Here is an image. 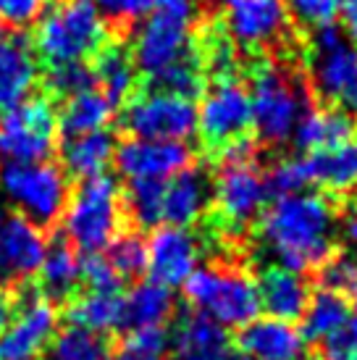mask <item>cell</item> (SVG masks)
I'll use <instances>...</instances> for the list:
<instances>
[{
  "label": "cell",
  "mask_w": 357,
  "mask_h": 360,
  "mask_svg": "<svg viewBox=\"0 0 357 360\" xmlns=\"http://www.w3.org/2000/svg\"><path fill=\"white\" fill-rule=\"evenodd\" d=\"M260 237L278 266L299 274L318 271L337 248L339 210L320 192L284 195L263 210Z\"/></svg>",
  "instance_id": "6da1fadb"
},
{
  "label": "cell",
  "mask_w": 357,
  "mask_h": 360,
  "mask_svg": "<svg viewBox=\"0 0 357 360\" xmlns=\"http://www.w3.org/2000/svg\"><path fill=\"white\" fill-rule=\"evenodd\" d=\"M247 92L258 140L271 148L292 140L299 119L310 108V87L305 77L289 63L263 58L249 71Z\"/></svg>",
  "instance_id": "7a4b0ae2"
},
{
  "label": "cell",
  "mask_w": 357,
  "mask_h": 360,
  "mask_svg": "<svg viewBox=\"0 0 357 360\" xmlns=\"http://www.w3.org/2000/svg\"><path fill=\"white\" fill-rule=\"evenodd\" d=\"M108 45V21L95 0H53L40 13L34 51L48 66L84 63Z\"/></svg>",
  "instance_id": "3957f363"
},
{
  "label": "cell",
  "mask_w": 357,
  "mask_h": 360,
  "mask_svg": "<svg viewBox=\"0 0 357 360\" xmlns=\"http://www.w3.org/2000/svg\"><path fill=\"white\" fill-rule=\"evenodd\" d=\"M189 305L221 326H245L258 319V284L234 263H210L195 269L184 284Z\"/></svg>",
  "instance_id": "277c9868"
},
{
  "label": "cell",
  "mask_w": 357,
  "mask_h": 360,
  "mask_svg": "<svg viewBox=\"0 0 357 360\" xmlns=\"http://www.w3.org/2000/svg\"><path fill=\"white\" fill-rule=\"evenodd\" d=\"M63 231L82 252H103L119 237L124 221V192L108 174L82 179L66 202Z\"/></svg>",
  "instance_id": "5b68a950"
},
{
  "label": "cell",
  "mask_w": 357,
  "mask_h": 360,
  "mask_svg": "<svg viewBox=\"0 0 357 360\" xmlns=\"http://www.w3.org/2000/svg\"><path fill=\"white\" fill-rule=\"evenodd\" d=\"M308 82L331 108L357 116V45L337 24L318 27L310 34Z\"/></svg>",
  "instance_id": "8992f818"
},
{
  "label": "cell",
  "mask_w": 357,
  "mask_h": 360,
  "mask_svg": "<svg viewBox=\"0 0 357 360\" xmlns=\"http://www.w3.org/2000/svg\"><path fill=\"white\" fill-rule=\"evenodd\" d=\"M195 0H163L148 13L131 40V60L150 79L195 51Z\"/></svg>",
  "instance_id": "52a82bcc"
},
{
  "label": "cell",
  "mask_w": 357,
  "mask_h": 360,
  "mask_svg": "<svg viewBox=\"0 0 357 360\" xmlns=\"http://www.w3.org/2000/svg\"><path fill=\"white\" fill-rule=\"evenodd\" d=\"M0 190L19 210L40 229L53 226L63 216L69 202L66 174L48 160L40 163H6L0 169Z\"/></svg>",
  "instance_id": "ba28073f"
},
{
  "label": "cell",
  "mask_w": 357,
  "mask_h": 360,
  "mask_svg": "<svg viewBox=\"0 0 357 360\" xmlns=\"http://www.w3.org/2000/svg\"><path fill=\"white\" fill-rule=\"evenodd\" d=\"M266 176L258 163H226L210 190L213 224L223 237H239L263 216L268 202Z\"/></svg>",
  "instance_id": "9c48e42d"
},
{
  "label": "cell",
  "mask_w": 357,
  "mask_h": 360,
  "mask_svg": "<svg viewBox=\"0 0 357 360\" xmlns=\"http://www.w3.org/2000/svg\"><path fill=\"white\" fill-rule=\"evenodd\" d=\"M58 113L50 98H27L0 119V158L6 163H40L56 153Z\"/></svg>",
  "instance_id": "30bf717a"
},
{
  "label": "cell",
  "mask_w": 357,
  "mask_h": 360,
  "mask_svg": "<svg viewBox=\"0 0 357 360\" xmlns=\"http://www.w3.org/2000/svg\"><path fill=\"white\" fill-rule=\"evenodd\" d=\"M124 129L139 140H176L184 142L197 129L195 101L163 90H148L126 101Z\"/></svg>",
  "instance_id": "8fae6325"
},
{
  "label": "cell",
  "mask_w": 357,
  "mask_h": 360,
  "mask_svg": "<svg viewBox=\"0 0 357 360\" xmlns=\"http://www.w3.org/2000/svg\"><path fill=\"white\" fill-rule=\"evenodd\" d=\"M197 129L205 148L219 153L231 142L249 137L252 129V105L247 87L231 77H216L210 90L202 92V105L197 110Z\"/></svg>",
  "instance_id": "7c38bea8"
},
{
  "label": "cell",
  "mask_w": 357,
  "mask_h": 360,
  "mask_svg": "<svg viewBox=\"0 0 357 360\" xmlns=\"http://www.w3.org/2000/svg\"><path fill=\"white\" fill-rule=\"evenodd\" d=\"M228 40L242 51L276 48L292 34L287 0H221Z\"/></svg>",
  "instance_id": "4fadbf2b"
},
{
  "label": "cell",
  "mask_w": 357,
  "mask_h": 360,
  "mask_svg": "<svg viewBox=\"0 0 357 360\" xmlns=\"http://www.w3.org/2000/svg\"><path fill=\"white\" fill-rule=\"evenodd\" d=\"M56 326L53 302L42 292L27 290L13 321L0 329V360H34L50 345Z\"/></svg>",
  "instance_id": "5bb4252c"
},
{
  "label": "cell",
  "mask_w": 357,
  "mask_h": 360,
  "mask_svg": "<svg viewBox=\"0 0 357 360\" xmlns=\"http://www.w3.org/2000/svg\"><path fill=\"white\" fill-rule=\"evenodd\" d=\"M48 240L37 224L13 213L0 221V287L16 290L40 271Z\"/></svg>",
  "instance_id": "9a60e30c"
},
{
  "label": "cell",
  "mask_w": 357,
  "mask_h": 360,
  "mask_svg": "<svg viewBox=\"0 0 357 360\" xmlns=\"http://www.w3.org/2000/svg\"><path fill=\"white\" fill-rule=\"evenodd\" d=\"M116 166L129 181H166L192 166V150L176 140H131L116 145Z\"/></svg>",
  "instance_id": "2e32d148"
},
{
  "label": "cell",
  "mask_w": 357,
  "mask_h": 360,
  "mask_svg": "<svg viewBox=\"0 0 357 360\" xmlns=\"http://www.w3.org/2000/svg\"><path fill=\"white\" fill-rule=\"evenodd\" d=\"M200 260L197 237L184 226H160L148 240V274L152 281L178 287L195 274Z\"/></svg>",
  "instance_id": "e0dca14e"
},
{
  "label": "cell",
  "mask_w": 357,
  "mask_h": 360,
  "mask_svg": "<svg viewBox=\"0 0 357 360\" xmlns=\"http://www.w3.org/2000/svg\"><path fill=\"white\" fill-rule=\"evenodd\" d=\"M239 350L247 360H302L308 342L292 321L252 319L237 337Z\"/></svg>",
  "instance_id": "ac0fdd59"
},
{
  "label": "cell",
  "mask_w": 357,
  "mask_h": 360,
  "mask_svg": "<svg viewBox=\"0 0 357 360\" xmlns=\"http://www.w3.org/2000/svg\"><path fill=\"white\" fill-rule=\"evenodd\" d=\"M40 82V63L27 37H0V108L24 103Z\"/></svg>",
  "instance_id": "d6986e66"
},
{
  "label": "cell",
  "mask_w": 357,
  "mask_h": 360,
  "mask_svg": "<svg viewBox=\"0 0 357 360\" xmlns=\"http://www.w3.org/2000/svg\"><path fill=\"white\" fill-rule=\"evenodd\" d=\"M171 360H231V337L226 326L202 313H192L176 323L169 337Z\"/></svg>",
  "instance_id": "ffe728a7"
},
{
  "label": "cell",
  "mask_w": 357,
  "mask_h": 360,
  "mask_svg": "<svg viewBox=\"0 0 357 360\" xmlns=\"http://www.w3.org/2000/svg\"><path fill=\"white\" fill-rule=\"evenodd\" d=\"M258 300L260 308L271 319L278 321H297L305 313V305L310 300V287L305 281V274L284 266H268L258 276Z\"/></svg>",
  "instance_id": "44dd1931"
},
{
  "label": "cell",
  "mask_w": 357,
  "mask_h": 360,
  "mask_svg": "<svg viewBox=\"0 0 357 360\" xmlns=\"http://www.w3.org/2000/svg\"><path fill=\"white\" fill-rule=\"evenodd\" d=\"M210 205V179L205 171L184 169L163 184V221L169 226L195 224L205 216Z\"/></svg>",
  "instance_id": "7402d4cb"
},
{
  "label": "cell",
  "mask_w": 357,
  "mask_h": 360,
  "mask_svg": "<svg viewBox=\"0 0 357 360\" xmlns=\"http://www.w3.org/2000/svg\"><path fill=\"white\" fill-rule=\"evenodd\" d=\"M310 184L328 195H349L357 190V137L305 155Z\"/></svg>",
  "instance_id": "603a6c76"
},
{
  "label": "cell",
  "mask_w": 357,
  "mask_h": 360,
  "mask_svg": "<svg viewBox=\"0 0 357 360\" xmlns=\"http://www.w3.org/2000/svg\"><path fill=\"white\" fill-rule=\"evenodd\" d=\"M113 155H116V137L108 129L66 137V142L60 145V163L66 174L77 179L105 174Z\"/></svg>",
  "instance_id": "cb8c5ba5"
},
{
  "label": "cell",
  "mask_w": 357,
  "mask_h": 360,
  "mask_svg": "<svg viewBox=\"0 0 357 360\" xmlns=\"http://www.w3.org/2000/svg\"><path fill=\"white\" fill-rule=\"evenodd\" d=\"M352 137H355L352 116L339 108L323 105V108H308V113L299 119L297 131H294L292 140L297 142L299 150L316 153L334 148V145H342V142L352 140Z\"/></svg>",
  "instance_id": "d4e9b609"
},
{
  "label": "cell",
  "mask_w": 357,
  "mask_h": 360,
  "mask_svg": "<svg viewBox=\"0 0 357 360\" xmlns=\"http://www.w3.org/2000/svg\"><path fill=\"white\" fill-rule=\"evenodd\" d=\"M352 308L347 302V295H339L331 290L310 292V300L302 313V337L305 342H326L328 337H334L339 331H344L349 323Z\"/></svg>",
  "instance_id": "484cf974"
},
{
  "label": "cell",
  "mask_w": 357,
  "mask_h": 360,
  "mask_svg": "<svg viewBox=\"0 0 357 360\" xmlns=\"http://www.w3.org/2000/svg\"><path fill=\"white\" fill-rule=\"evenodd\" d=\"M66 319L71 326L110 334L126 326V302L119 292H87L71 302Z\"/></svg>",
  "instance_id": "4316f807"
},
{
  "label": "cell",
  "mask_w": 357,
  "mask_h": 360,
  "mask_svg": "<svg viewBox=\"0 0 357 360\" xmlns=\"http://www.w3.org/2000/svg\"><path fill=\"white\" fill-rule=\"evenodd\" d=\"M37 276H40V292L50 302L69 300L82 281V263L69 242L56 240L48 245Z\"/></svg>",
  "instance_id": "83f0119b"
},
{
  "label": "cell",
  "mask_w": 357,
  "mask_h": 360,
  "mask_svg": "<svg viewBox=\"0 0 357 360\" xmlns=\"http://www.w3.org/2000/svg\"><path fill=\"white\" fill-rule=\"evenodd\" d=\"M113 110L116 105L98 90L71 95L58 113V131L63 137H77V134L105 129L113 119Z\"/></svg>",
  "instance_id": "f1b7e54d"
},
{
  "label": "cell",
  "mask_w": 357,
  "mask_h": 360,
  "mask_svg": "<svg viewBox=\"0 0 357 360\" xmlns=\"http://www.w3.org/2000/svg\"><path fill=\"white\" fill-rule=\"evenodd\" d=\"M92 74H95V84L103 87V95L113 105L129 101L134 84H137V66L131 60V53L124 45H110L108 42L95 56Z\"/></svg>",
  "instance_id": "f546056e"
},
{
  "label": "cell",
  "mask_w": 357,
  "mask_h": 360,
  "mask_svg": "<svg viewBox=\"0 0 357 360\" xmlns=\"http://www.w3.org/2000/svg\"><path fill=\"white\" fill-rule=\"evenodd\" d=\"M126 302V326H163L174 316V292L158 281H142L129 292Z\"/></svg>",
  "instance_id": "4dcf8cb0"
},
{
  "label": "cell",
  "mask_w": 357,
  "mask_h": 360,
  "mask_svg": "<svg viewBox=\"0 0 357 360\" xmlns=\"http://www.w3.org/2000/svg\"><path fill=\"white\" fill-rule=\"evenodd\" d=\"M45 360H110V342L105 334L69 323L63 331L53 334L45 347Z\"/></svg>",
  "instance_id": "1f68e13d"
},
{
  "label": "cell",
  "mask_w": 357,
  "mask_h": 360,
  "mask_svg": "<svg viewBox=\"0 0 357 360\" xmlns=\"http://www.w3.org/2000/svg\"><path fill=\"white\" fill-rule=\"evenodd\" d=\"M163 184L166 181L137 179L124 192V208L139 229H152L163 221Z\"/></svg>",
  "instance_id": "d6a6232c"
},
{
  "label": "cell",
  "mask_w": 357,
  "mask_h": 360,
  "mask_svg": "<svg viewBox=\"0 0 357 360\" xmlns=\"http://www.w3.org/2000/svg\"><path fill=\"white\" fill-rule=\"evenodd\" d=\"M263 176H266L268 195H273V198L305 192V187L310 184L308 160H305V155H289V158L276 160Z\"/></svg>",
  "instance_id": "836d02e7"
},
{
  "label": "cell",
  "mask_w": 357,
  "mask_h": 360,
  "mask_svg": "<svg viewBox=\"0 0 357 360\" xmlns=\"http://www.w3.org/2000/svg\"><path fill=\"white\" fill-rule=\"evenodd\" d=\"M110 248V266L124 279H137L139 274L148 271V242L139 234H121L108 245Z\"/></svg>",
  "instance_id": "e575fe53"
},
{
  "label": "cell",
  "mask_w": 357,
  "mask_h": 360,
  "mask_svg": "<svg viewBox=\"0 0 357 360\" xmlns=\"http://www.w3.org/2000/svg\"><path fill=\"white\" fill-rule=\"evenodd\" d=\"M42 84L56 98H71L84 90H92L95 74L87 63H60V66H50Z\"/></svg>",
  "instance_id": "d590c367"
},
{
  "label": "cell",
  "mask_w": 357,
  "mask_h": 360,
  "mask_svg": "<svg viewBox=\"0 0 357 360\" xmlns=\"http://www.w3.org/2000/svg\"><path fill=\"white\" fill-rule=\"evenodd\" d=\"M320 287L339 295H355L357 292V258L352 252L344 255H331V258L318 269Z\"/></svg>",
  "instance_id": "8d00e7d4"
},
{
  "label": "cell",
  "mask_w": 357,
  "mask_h": 360,
  "mask_svg": "<svg viewBox=\"0 0 357 360\" xmlns=\"http://www.w3.org/2000/svg\"><path fill=\"white\" fill-rule=\"evenodd\" d=\"M347 0H287L289 16L294 21H299L302 27L318 30L334 24L339 19V13L344 11Z\"/></svg>",
  "instance_id": "74e56055"
},
{
  "label": "cell",
  "mask_w": 357,
  "mask_h": 360,
  "mask_svg": "<svg viewBox=\"0 0 357 360\" xmlns=\"http://www.w3.org/2000/svg\"><path fill=\"white\" fill-rule=\"evenodd\" d=\"M82 263V281L89 292H119L121 276L110 266V260L100 252H84Z\"/></svg>",
  "instance_id": "f35d334b"
},
{
  "label": "cell",
  "mask_w": 357,
  "mask_h": 360,
  "mask_svg": "<svg viewBox=\"0 0 357 360\" xmlns=\"http://www.w3.org/2000/svg\"><path fill=\"white\" fill-rule=\"evenodd\" d=\"M163 0H95L105 21H113L116 27H131L139 19L158 8Z\"/></svg>",
  "instance_id": "ab89813d"
},
{
  "label": "cell",
  "mask_w": 357,
  "mask_h": 360,
  "mask_svg": "<svg viewBox=\"0 0 357 360\" xmlns=\"http://www.w3.org/2000/svg\"><path fill=\"white\" fill-rule=\"evenodd\" d=\"M50 0H0V24H8L13 30H24L32 21L40 19Z\"/></svg>",
  "instance_id": "60d3db41"
},
{
  "label": "cell",
  "mask_w": 357,
  "mask_h": 360,
  "mask_svg": "<svg viewBox=\"0 0 357 360\" xmlns=\"http://www.w3.org/2000/svg\"><path fill=\"white\" fill-rule=\"evenodd\" d=\"M124 350L145 352V355H163L169 350V334L163 326H134L124 337Z\"/></svg>",
  "instance_id": "b9f144b4"
},
{
  "label": "cell",
  "mask_w": 357,
  "mask_h": 360,
  "mask_svg": "<svg viewBox=\"0 0 357 360\" xmlns=\"http://www.w3.org/2000/svg\"><path fill=\"white\" fill-rule=\"evenodd\" d=\"M339 237L347 242L349 250L357 248V213H347L339 219Z\"/></svg>",
  "instance_id": "7bdbcfd3"
},
{
  "label": "cell",
  "mask_w": 357,
  "mask_h": 360,
  "mask_svg": "<svg viewBox=\"0 0 357 360\" xmlns=\"http://www.w3.org/2000/svg\"><path fill=\"white\" fill-rule=\"evenodd\" d=\"M342 13H344V34L357 45V0H347Z\"/></svg>",
  "instance_id": "ee69618b"
},
{
  "label": "cell",
  "mask_w": 357,
  "mask_h": 360,
  "mask_svg": "<svg viewBox=\"0 0 357 360\" xmlns=\"http://www.w3.org/2000/svg\"><path fill=\"white\" fill-rule=\"evenodd\" d=\"M342 337H344V342H347L349 347H352V352L357 355V292H355V310H352V316H349V323L344 326Z\"/></svg>",
  "instance_id": "f6af8a7d"
},
{
  "label": "cell",
  "mask_w": 357,
  "mask_h": 360,
  "mask_svg": "<svg viewBox=\"0 0 357 360\" xmlns=\"http://www.w3.org/2000/svg\"><path fill=\"white\" fill-rule=\"evenodd\" d=\"M11 316H13V300H11L8 290H3V287H0V329L8 323Z\"/></svg>",
  "instance_id": "bcb514c9"
},
{
  "label": "cell",
  "mask_w": 357,
  "mask_h": 360,
  "mask_svg": "<svg viewBox=\"0 0 357 360\" xmlns=\"http://www.w3.org/2000/svg\"><path fill=\"white\" fill-rule=\"evenodd\" d=\"M110 360H163L160 355H145V352H134V350H124L121 347V352L116 355V358Z\"/></svg>",
  "instance_id": "7dc6e473"
},
{
  "label": "cell",
  "mask_w": 357,
  "mask_h": 360,
  "mask_svg": "<svg viewBox=\"0 0 357 360\" xmlns=\"http://www.w3.org/2000/svg\"><path fill=\"white\" fill-rule=\"evenodd\" d=\"M349 252H352V255H355V258H357V248H355V250H349Z\"/></svg>",
  "instance_id": "c3c4849f"
},
{
  "label": "cell",
  "mask_w": 357,
  "mask_h": 360,
  "mask_svg": "<svg viewBox=\"0 0 357 360\" xmlns=\"http://www.w3.org/2000/svg\"><path fill=\"white\" fill-rule=\"evenodd\" d=\"M0 37H3V24H0Z\"/></svg>",
  "instance_id": "681fc988"
},
{
  "label": "cell",
  "mask_w": 357,
  "mask_h": 360,
  "mask_svg": "<svg viewBox=\"0 0 357 360\" xmlns=\"http://www.w3.org/2000/svg\"><path fill=\"white\" fill-rule=\"evenodd\" d=\"M0 221H3V216H0Z\"/></svg>",
  "instance_id": "f907efd6"
}]
</instances>
